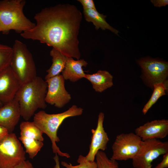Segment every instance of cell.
Here are the masks:
<instances>
[{
	"mask_svg": "<svg viewBox=\"0 0 168 168\" xmlns=\"http://www.w3.org/2000/svg\"><path fill=\"white\" fill-rule=\"evenodd\" d=\"M141 67L144 78L147 84L153 88V85L163 83L167 84L168 62L158 59L144 58L138 61Z\"/></svg>",
	"mask_w": 168,
	"mask_h": 168,
	"instance_id": "cell-9",
	"label": "cell"
},
{
	"mask_svg": "<svg viewBox=\"0 0 168 168\" xmlns=\"http://www.w3.org/2000/svg\"><path fill=\"white\" fill-rule=\"evenodd\" d=\"M83 13L86 20L88 22H92L96 30L101 28L103 30H110L118 35L119 31L110 26L106 21V16L100 14L97 10L92 9H83Z\"/></svg>",
	"mask_w": 168,
	"mask_h": 168,
	"instance_id": "cell-17",
	"label": "cell"
},
{
	"mask_svg": "<svg viewBox=\"0 0 168 168\" xmlns=\"http://www.w3.org/2000/svg\"><path fill=\"white\" fill-rule=\"evenodd\" d=\"M50 54L52 57V63L50 68L46 71L47 74L45 77V80L60 74L64 69L67 58L53 48L50 51Z\"/></svg>",
	"mask_w": 168,
	"mask_h": 168,
	"instance_id": "cell-18",
	"label": "cell"
},
{
	"mask_svg": "<svg viewBox=\"0 0 168 168\" xmlns=\"http://www.w3.org/2000/svg\"><path fill=\"white\" fill-rule=\"evenodd\" d=\"M12 53V47L0 43V72L10 66Z\"/></svg>",
	"mask_w": 168,
	"mask_h": 168,
	"instance_id": "cell-22",
	"label": "cell"
},
{
	"mask_svg": "<svg viewBox=\"0 0 168 168\" xmlns=\"http://www.w3.org/2000/svg\"><path fill=\"white\" fill-rule=\"evenodd\" d=\"M18 139L23 144L25 152L31 159L36 155L44 145L43 142L33 138L20 136Z\"/></svg>",
	"mask_w": 168,
	"mask_h": 168,
	"instance_id": "cell-20",
	"label": "cell"
},
{
	"mask_svg": "<svg viewBox=\"0 0 168 168\" xmlns=\"http://www.w3.org/2000/svg\"><path fill=\"white\" fill-rule=\"evenodd\" d=\"M48 85L41 77L37 76L22 85L17 92L15 98L18 102L21 116L29 120L38 109H45L47 105L45 97Z\"/></svg>",
	"mask_w": 168,
	"mask_h": 168,
	"instance_id": "cell-2",
	"label": "cell"
},
{
	"mask_svg": "<svg viewBox=\"0 0 168 168\" xmlns=\"http://www.w3.org/2000/svg\"><path fill=\"white\" fill-rule=\"evenodd\" d=\"M34 18L35 27L21 33V37L52 47L67 58L80 59L78 36L82 16L75 6L58 4L45 7Z\"/></svg>",
	"mask_w": 168,
	"mask_h": 168,
	"instance_id": "cell-1",
	"label": "cell"
},
{
	"mask_svg": "<svg viewBox=\"0 0 168 168\" xmlns=\"http://www.w3.org/2000/svg\"><path fill=\"white\" fill-rule=\"evenodd\" d=\"M168 167V153L163 155L161 161L154 168H166Z\"/></svg>",
	"mask_w": 168,
	"mask_h": 168,
	"instance_id": "cell-26",
	"label": "cell"
},
{
	"mask_svg": "<svg viewBox=\"0 0 168 168\" xmlns=\"http://www.w3.org/2000/svg\"><path fill=\"white\" fill-rule=\"evenodd\" d=\"M9 133L6 128L0 125V142L5 138Z\"/></svg>",
	"mask_w": 168,
	"mask_h": 168,
	"instance_id": "cell-29",
	"label": "cell"
},
{
	"mask_svg": "<svg viewBox=\"0 0 168 168\" xmlns=\"http://www.w3.org/2000/svg\"><path fill=\"white\" fill-rule=\"evenodd\" d=\"M21 116L18 102L14 98L0 107V125L6 128L10 133H12Z\"/></svg>",
	"mask_w": 168,
	"mask_h": 168,
	"instance_id": "cell-14",
	"label": "cell"
},
{
	"mask_svg": "<svg viewBox=\"0 0 168 168\" xmlns=\"http://www.w3.org/2000/svg\"><path fill=\"white\" fill-rule=\"evenodd\" d=\"M20 136L30 138L43 142V133L34 122L27 121L22 122L20 124Z\"/></svg>",
	"mask_w": 168,
	"mask_h": 168,
	"instance_id": "cell-19",
	"label": "cell"
},
{
	"mask_svg": "<svg viewBox=\"0 0 168 168\" xmlns=\"http://www.w3.org/2000/svg\"><path fill=\"white\" fill-rule=\"evenodd\" d=\"M14 168H34L29 160H25Z\"/></svg>",
	"mask_w": 168,
	"mask_h": 168,
	"instance_id": "cell-28",
	"label": "cell"
},
{
	"mask_svg": "<svg viewBox=\"0 0 168 168\" xmlns=\"http://www.w3.org/2000/svg\"><path fill=\"white\" fill-rule=\"evenodd\" d=\"M53 159L55 163V165L54 168H60L59 160L57 154H55V156L54 157Z\"/></svg>",
	"mask_w": 168,
	"mask_h": 168,
	"instance_id": "cell-30",
	"label": "cell"
},
{
	"mask_svg": "<svg viewBox=\"0 0 168 168\" xmlns=\"http://www.w3.org/2000/svg\"><path fill=\"white\" fill-rule=\"evenodd\" d=\"M87 64L84 59L75 60L72 57L67 58L62 75L64 80H69L72 82H76L84 78L86 74L82 67H86Z\"/></svg>",
	"mask_w": 168,
	"mask_h": 168,
	"instance_id": "cell-15",
	"label": "cell"
},
{
	"mask_svg": "<svg viewBox=\"0 0 168 168\" xmlns=\"http://www.w3.org/2000/svg\"><path fill=\"white\" fill-rule=\"evenodd\" d=\"M3 105V104L2 102H0V107L2 106Z\"/></svg>",
	"mask_w": 168,
	"mask_h": 168,
	"instance_id": "cell-31",
	"label": "cell"
},
{
	"mask_svg": "<svg viewBox=\"0 0 168 168\" xmlns=\"http://www.w3.org/2000/svg\"><path fill=\"white\" fill-rule=\"evenodd\" d=\"M64 80L60 74L45 80L48 85L46 103L60 108L70 101L71 97L65 89Z\"/></svg>",
	"mask_w": 168,
	"mask_h": 168,
	"instance_id": "cell-10",
	"label": "cell"
},
{
	"mask_svg": "<svg viewBox=\"0 0 168 168\" xmlns=\"http://www.w3.org/2000/svg\"><path fill=\"white\" fill-rule=\"evenodd\" d=\"M168 153V142L158 139L142 141L140 147L132 160L135 168H152V162L162 155Z\"/></svg>",
	"mask_w": 168,
	"mask_h": 168,
	"instance_id": "cell-6",
	"label": "cell"
},
{
	"mask_svg": "<svg viewBox=\"0 0 168 168\" xmlns=\"http://www.w3.org/2000/svg\"><path fill=\"white\" fill-rule=\"evenodd\" d=\"M150 1L154 6L157 7L165 6L168 4V0H152Z\"/></svg>",
	"mask_w": 168,
	"mask_h": 168,
	"instance_id": "cell-27",
	"label": "cell"
},
{
	"mask_svg": "<svg viewBox=\"0 0 168 168\" xmlns=\"http://www.w3.org/2000/svg\"><path fill=\"white\" fill-rule=\"evenodd\" d=\"M142 142L135 133H122L118 135L112 146L111 159L116 161L132 159L138 153Z\"/></svg>",
	"mask_w": 168,
	"mask_h": 168,
	"instance_id": "cell-8",
	"label": "cell"
},
{
	"mask_svg": "<svg viewBox=\"0 0 168 168\" xmlns=\"http://www.w3.org/2000/svg\"><path fill=\"white\" fill-rule=\"evenodd\" d=\"M135 132L142 141L164 138L168 135V120L163 119L148 122L136 128Z\"/></svg>",
	"mask_w": 168,
	"mask_h": 168,
	"instance_id": "cell-13",
	"label": "cell"
},
{
	"mask_svg": "<svg viewBox=\"0 0 168 168\" xmlns=\"http://www.w3.org/2000/svg\"><path fill=\"white\" fill-rule=\"evenodd\" d=\"M77 162L79 164L76 166H73L70 163L68 164L64 161H62L61 164L66 168H97L96 162L88 161L85 156L82 155L79 156Z\"/></svg>",
	"mask_w": 168,
	"mask_h": 168,
	"instance_id": "cell-24",
	"label": "cell"
},
{
	"mask_svg": "<svg viewBox=\"0 0 168 168\" xmlns=\"http://www.w3.org/2000/svg\"><path fill=\"white\" fill-rule=\"evenodd\" d=\"M84 78L90 81L93 89L99 92H102L113 85V76L105 70H99L91 74H86Z\"/></svg>",
	"mask_w": 168,
	"mask_h": 168,
	"instance_id": "cell-16",
	"label": "cell"
},
{
	"mask_svg": "<svg viewBox=\"0 0 168 168\" xmlns=\"http://www.w3.org/2000/svg\"><path fill=\"white\" fill-rule=\"evenodd\" d=\"M96 157L97 168H119V164L117 161L109 159L103 151H98Z\"/></svg>",
	"mask_w": 168,
	"mask_h": 168,
	"instance_id": "cell-23",
	"label": "cell"
},
{
	"mask_svg": "<svg viewBox=\"0 0 168 168\" xmlns=\"http://www.w3.org/2000/svg\"><path fill=\"white\" fill-rule=\"evenodd\" d=\"M104 119V113L100 112L98 115L96 128L95 129H92L91 130L92 136L90 150L85 156L88 161H94L98 151L100 150L103 151L107 148V145L109 139L103 127Z\"/></svg>",
	"mask_w": 168,
	"mask_h": 168,
	"instance_id": "cell-12",
	"label": "cell"
},
{
	"mask_svg": "<svg viewBox=\"0 0 168 168\" xmlns=\"http://www.w3.org/2000/svg\"><path fill=\"white\" fill-rule=\"evenodd\" d=\"M167 84L161 82L153 85V91L152 96L142 110V112L144 114L147 113L161 97L166 95Z\"/></svg>",
	"mask_w": 168,
	"mask_h": 168,
	"instance_id": "cell-21",
	"label": "cell"
},
{
	"mask_svg": "<svg viewBox=\"0 0 168 168\" xmlns=\"http://www.w3.org/2000/svg\"><path fill=\"white\" fill-rule=\"evenodd\" d=\"M26 3L25 0L0 1V32L7 35L12 30L21 34L35 27L23 13Z\"/></svg>",
	"mask_w": 168,
	"mask_h": 168,
	"instance_id": "cell-3",
	"label": "cell"
},
{
	"mask_svg": "<svg viewBox=\"0 0 168 168\" xmlns=\"http://www.w3.org/2000/svg\"><path fill=\"white\" fill-rule=\"evenodd\" d=\"M83 6V9L97 10L93 0H78Z\"/></svg>",
	"mask_w": 168,
	"mask_h": 168,
	"instance_id": "cell-25",
	"label": "cell"
},
{
	"mask_svg": "<svg viewBox=\"0 0 168 168\" xmlns=\"http://www.w3.org/2000/svg\"><path fill=\"white\" fill-rule=\"evenodd\" d=\"M83 111L82 108L73 105L68 110L60 113L50 114L41 110L34 114L33 122L43 133H45L50 138L54 153L61 156L70 157L68 154L62 152L56 145V142L60 141L57 135V131L66 119L81 115Z\"/></svg>",
	"mask_w": 168,
	"mask_h": 168,
	"instance_id": "cell-4",
	"label": "cell"
},
{
	"mask_svg": "<svg viewBox=\"0 0 168 168\" xmlns=\"http://www.w3.org/2000/svg\"><path fill=\"white\" fill-rule=\"evenodd\" d=\"M25 151L15 133L0 142V168H14L26 160Z\"/></svg>",
	"mask_w": 168,
	"mask_h": 168,
	"instance_id": "cell-7",
	"label": "cell"
},
{
	"mask_svg": "<svg viewBox=\"0 0 168 168\" xmlns=\"http://www.w3.org/2000/svg\"><path fill=\"white\" fill-rule=\"evenodd\" d=\"M10 66L20 81L21 85L37 76L36 68L32 54L25 44L16 40Z\"/></svg>",
	"mask_w": 168,
	"mask_h": 168,
	"instance_id": "cell-5",
	"label": "cell"
},
{
	"mask_svg": "<svg viewBox=\"0 0 168 168\" xmlns=\"http://www.w3.org/2000/svg\"><path fill=\"white\" fill-rule=\"evenodd\" d=\"M21 86L10 66L0 72V102L4 104L12 100Z\"/></svg>",
	"mask_w": 168,
	"mask_h": 168,
	"instance_id": "cell-11",
	"label": "cell"
}]
</instances>
